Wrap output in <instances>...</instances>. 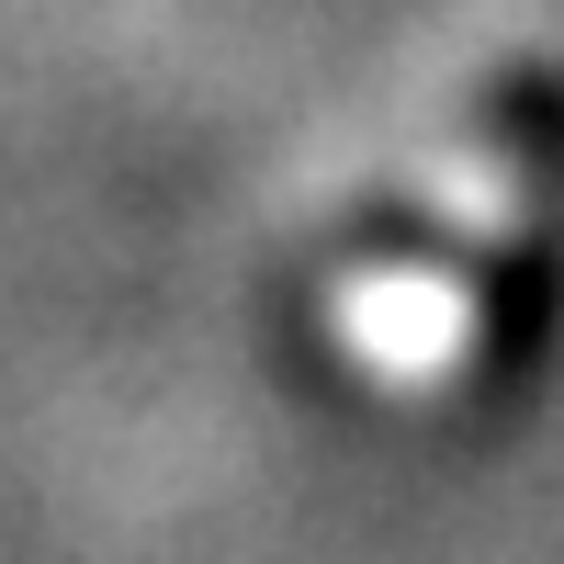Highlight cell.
Returning a JSON list of instances; mask_svg holds the SVG:
<instances>
[{
    "instance_id": "1",
    "label": "cell",
    "mask_w": 564,
    "mask_h": 564,
    "mask_svg": "<svg viewBox=\"0 0 564 564\" xmlns=\"http://www.w3.org/2000/svg\"><path fill=\"white\" fill-rule=\"evenodd\" d=\"M475 170H486V226H475V260H463V294H452L441 384L463 417H508L564 327V68L553 57L508 68L486 90Z\"/></svg>"
}]
</instances>
